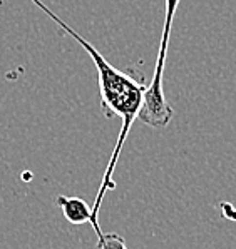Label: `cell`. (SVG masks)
I'll return each mask as SVG.
<instances>
[{
	"label": "cell",
	"mask_w": 236,
	"mask_h": 249,
	"mask_svg": "<svg viewBox=\"0 0 236 249\" xmlns=\"http://www.w3.org/2000/svg\"><path fill=\"white\" fill-rule=\"evenodd\" d=\"M96 249H129L124 237L117 232H102L101 237H97Z\"/></svg>",
	"instance_id": "cell-3"
},
{
	"label": "cell",
	"mask_w": 236,
	"mask_h": 249,
	"mask_svg": "<svg viewBox=\"0 0 236 249\" xmlns=\"http://www.w3.org/2000/svg\"><path fill=\"white\" fill-rule=\"evenodd\" d=\"M30 2H34V3H36V5H37V3H39L40 0H30Z\"/></svg>",
	"instance_id": "cell-4"
},
{
	"label": "cell",
	"mask_w": 236,
	"mask_h": 249,
	"mask_svg": "<svg viewBox=\"0 0 236 249\" xmlns=\"http://www.w3.org/2000/svg\"><path fill=\"white\" fill-rule=\"evenodd\" d=\"M55 204L62 209V214L71 224L82 226L92 223V208L77 196H57Z\"/></svg>",
	"instance_id": "cell-2"
},
{
	"label": "cell",
	"mask_w": 236,
	"mask_h": 249,
	"mask_svg": "<svg viewBox=\"0 0 236 249\" xmlns=\"http://www.w3.org/2000/svg\"><path fill=\"white\" fill-rule=\"evenodd\" d=\"M181 0H164V22H163L161 42H159L158 60H156V69L151 84L147 86V90L144 94V102L139 112V121L151 127H166L171 122L174 112L171 106L167 104L164 89H163V75H164L166 66V53L167 45H169L171 27H173L174 15H176L178 5Z\"/></svg>",
	"instance_id": "cell-1"
}]
</instances>
